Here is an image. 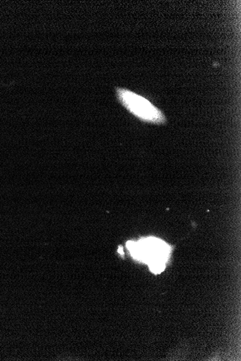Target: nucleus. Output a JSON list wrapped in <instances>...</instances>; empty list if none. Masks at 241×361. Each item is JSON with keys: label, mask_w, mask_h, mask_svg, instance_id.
<instances>
[{"label": "nucleus", "mask_w": 241, "mask_h": 361, "mask_svg": "<svg viewBox=\"0 0 241 361\" xmlns=\"http://www.w3.org/2000/svg\"><path fill=\"white\" fill-rule=\"evenodd\" d=\"M126 247L132 257L147 263L155 274L164 270L171 252V247L167 243L155 237L145 238L138 242L129 241Z\"/></svg>", "instance_id": "nucleus-1"}, {"label": "nucleus", "mask_w": 241, "mask_h": 361, "mask_svg": "<svg viewBox=\"0 0 241 361\" xmlns=\"http://www.w3.org/2000/svg\"><path fill=\"white\" fill-rule=\"evenodd\" d=\"M116 94L120 103L142 121L156 125L166 122L163 113L142 95L129 89L118 87H116Z\"/></svg>", "instance_id": "nucleus-2"}]
</instances>
